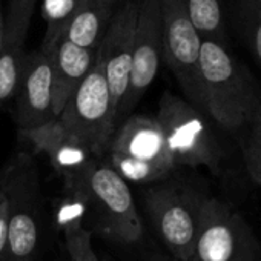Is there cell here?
<instances>
[{
	"instance_id": "obj_1",
	"label": "cell",
	"mask_w": 261,
	"mask_h": 261,
	"mask_svg": "<svg viewBox=\"0 0 261 261\" xmlns=\"http://www.w3.org/2000/svg\"><path fill=\"white\" fill-rule=\"evenodd\" d=\"M200 109L220 127H244L261 103L255 79L227 45L203 39L198 60Z\"/></svg>"
},
{
	"instance_id": "obj_2",
	"label": "cell",
	"mask_w": 261,
	"mask_h": 261,
	"mask_svg": "<svg viewBox=\"0 0 261 261\" xmlns=\"http://www.w3.org/2000/svg\"><path fill=\"white\" fill-rule=\"evenodd\" d=\"M63 185L85 203L92 230L121 244L142 240L145 227L129 183L103 159H91Z\"/></svg>"
},
{
	"instance_id": "obj_3",
	"label": "cell",
	"mask_w": 261,
	"mask_h": 261,
	"mask_svg": "<svg viewBox=\"0 0 261 261\" xmlns=\"http://www.w3.org/2000/svg\"><path fill=\"white\" fill-rule=\"evenodd\" d=\"M103 160L127 183L152 185L172 177L178 168L155 117L130 114L109 142Z\"/></svg>"
},
{
	"instance_id": "obj_4",
	"label": "cell",
	"mask_w": 261,
	"mask_h": 261,
	"mask_svg": "<svg viewBox=\"0 0 261 261\" xmlns=\"http://www.w3.org/2000/svg\"><path fill=\"white\" fill-rule=\"evenodd\" d=\"M65 133L94 157L103 159L117 129L112 95L100 57L57 115Z\"/></svg>"
},
{
	"instance_id": "obj_5",
	"label": "cell",
	"mask_w": 261,
	"mask_h": 261,
	"mask_svg": "<svg viewBox=\"0 0 261 261\" xmlns=\"http://www.w3.org/2000/svg\"><path fill=\"white\" fill-rule=\"evenodd\" d=\"M155 118L177 166L220 171L224 151L201 109L166 91L160 97Z\"/></svg>"
},
{
	"instance_id": "obj_6",
	"label": "cell",
	"mask_w": 261,
	"mask_h": 261,
	"mask_svg": "<svg viewBox=\"0 0 261 261\" xmlns=\"http://www.w3.org/2000/svg\"><path fill=\"white\" fill-rule=\"evenodd\" d=\"M148 186L143 197L152 226L172 258L191 259L194 256L200 209L206 195L171 177Z\"/></svg>"
},
{
	"instance_id": "obj_7",
	"label": "cell",
	"mask_w": 261,
	"mask_h": 261,
	"mask_svg": "<svg viewBox=\"0 0 261 261\" xmlns=\"http://www.w3.org/2000/svg\"><path fill=\"white\" fill-rule=\"evenodd\" d=\"M8 198V246L4 261H34L39 244L40 181L31 155L20 152L0 174Z\"/></svg>"
},
{
	"instance_id": "obj_8",
	"label": "cell",
	"mask_w": 261,
	"mask_h": 261,
	"mask_svg": "<svg viewBox=\"0 0 261 261\" xmlns=\"http://www.w3.org/2000/svg\"><path fill=\"white\" fill-rule=\"evenodd\" d=\"M259 246L246 220L226 201L204 198L194 246L195 261H258Z\"/></svg>"
},
{
	"instance_id": "obj_9",
	"label": "cell",
	"mask_w": 261,
	"mask_h": 261,
	"mask_svg": "<svg viewBox=\"0 0 261 261\" xmlns=\"http://www.w3.org/2000/svg\"><path fill=\"white\" fill-rule=\"evenodd\" d=\"M163 62L175 75L188 100L200 109L198 60L203 37L194 27L183 0H159Z\"/></svg>"
},
{
	"instance_id": "obj_10",
	"label": "cell",
	"mask_w": 261,
	"mask_h": 261,
	"mask_svg": "<svg viewBox=\"0 0 261 261\" xmlns=\"http://www.w3.org/2000/svg\"><path fill=\"white\" fill-rule=\"evenodd\" d=\"M163 60L162 19L159 0H140L136 42L130 63L127 89L117 114V124L134 111L142 97L154 83Z\"/></svg>"
},
{
	"instance_id": "obj_11",
	"label": "cell",
	"mask_w": 261,
	"mask_h": 261,
	"mask_svg": "<svg viewBox=\"0 0 261 261\" xmlns=\"http://www.w3.org/2000/svg\"><path fill=\"white\" fill-rule=\"evenodd\" d=\"M139 7L140 0H121L97 45V56L105 66L106 80L112 95L115 120L127 89Z\"/></svg>"
},
{
	"instance_id": "obj_12",
	"label": "cell",
	"mask_w": 261,
	"mask_h": 261,
	"mask_svg": "<svg viewBox=\"0 0 261 261\" xmlns=\"http://www.w3.org/2000/svg\"><path fill=\"white\" fill-rule=\"evenodd\" d=\"M16 100V123L20 130L57 118L53 108V62L48 53L39 49L27 54Z\"/></svg>"
},
{
	"instance_id": "obj_13",
	"label": "cell",
	"mask_w": 261,
	"mask_h": 261,
	"mask_svg": "<svg viewBox=\"0 0 261 261\" xmlns=\"http://www.w3.org/2000/svg\"><path fill=\"white\" fill-rule=\"evenodd\" d=\"M20 136L39 154L48 157L51 166L65 180L82 171L94 155L77 145L62 127L57 118L31 129H22Z\"/></svg>"
},
{
	"instance_id": "obj_14",
	"label": "cell",
	"mask_w": 261,
	"mask_h": 261,
	"mask_svg": "<svg viewBox=\"0 0 261 261\" xmlns=\"http://www.w3.org/2000/svg\"><path fill=\"white\" fill-rule=\"evenodd\" d=\"M45 53L53 62V108L57 117L94 66L97 49L80 46L63 36Z\"/></svg>"
},
{
	"instance_id": "obj_15",
	"label": "cell",
	"mask_w": 261,
	"mask_h": 261,
	"mask_svg": "<svg viewBox=\"0 0 261 261\" xmlns=\"http://www.w3.org/2000/svg\"><path fill=\"white\" fill-rule=\"evenodd\" d=\"M56 221L63 235L69 261H101L94 250V230L88 221L86 206L79 195L66 191L65 198L57 206Z\"/></svg>"
},
{
	"instance_id": "obj_16",
	"label": "cell",
	"mask_w": 261,
	"mask_h": 261,
	"mask_svg": "<svg viewBox=\"0 0 261 261\" xmlns=\"http://www.w3.org/2000/svg\"><path fill=\"white\" fill-rule=\"evenodd\" d=\"M121 0H82L65 37L80 46L97 49Z\"/></svg>"
},
{
	"instance_id": "obj_17",
	"label": "cell",
	"mask_w": 261,
	"mask_h": 261,
	"mask_svg": "<svg viewBox=\"0 0 261 261\" xmlns=\"http://www.w3.org/2000/svg\"><path fill=\"white\" fill-rule=\"evenodd\" d=\"M183 4L203 39L227 45L220 0H183Z\"/></svg>"
},
{
	"instance_id": "obj_18",
	"label": "cell",
	"mask_w": 261,
	"mask_h": 261,
	"mask_svg": "<svg viewBox=\"0 0 261 261\" xmlns=\"http://www.w3.org/2000/svg\"><path fill=\"white\" fill-rule=\"evenodd\" d=\"M23 45L25 43L5 39L4 48L0 51V105L16 97L19 89L27 57Z\"/></svg>"
},
{
	"instance_id": "obj_19",
	"label": "cell",
	"mask_w": 261,
	"mask_h": 261,
	"mask_svg": "<svg viewBox=\"0 0 261 261\" xmlns=\"http://www.w3.org/2000/svg\"><path fill=\"white\" fill-rule=\"evenodd\" d=\"M82 0H43V19L46 33L42 51H48L60 37L65 36Z\"/></svg>"
},
{
	"instance_id": "obj_20",
	"label": "cell",
	"mask_w": 261,
	"mask_h": 261,
	"mask_svg": "<svg viewBox=\"0 0 261 261\" xmlns=\"http://www.w3.org/2000/svg\"><path fill=\"white\" fill-rule=\"evenodd\" d=\"M237 17L244 42L261 65V0H238Z\"/></svg>"
},
{
	"instance_id": "obj_21",
	"label": "cell",
	"mask_w": 261,
	"mask_h": 261,
	"mask_svg": "<svg viewBox=\"0 0 261 261\" xmlns=\"http://www.w3.org/2000/svg\"><path fill=\"white\" fill-rule=\"evenodd\" d=\"M36 4L37 0H11L8 20L5 22V39L25 43Z\"/></svg>"
},
{
	"instance_id": "obj_22",
	"label": "cell",
	"mask_w": 261,
	"mask_h": 261,
	"mask_svg": "<svg viewBox=\"0 0 261 261\" xmlns=\"http://www.w3.org/2000/svg\"><path fill=\"white\" fill-rule=\"evenodd\" d=\"M244 127H247L246 140L243 143L244 163L261 166V103Z\"/></svg>"
},
{
	"instance_id": "obj_23",
	"label": "cell",
	"mask_w": 261,
	"mask_h": 261,
	"mask_svg": "<svg viewBox=\"0 0 261 261\" xmlns=\"http://www.w3.org/2000/svg\"><path fill=\"white\" fill-rule=\"evenodd\" d=\"M8 246V198L0 189V261L5 259Z\"/></svg>"
},
{
	"instance_id": "obj_24",
	"label": "cell",
	"mask_w": 261,
	"mask_h": 261,
	"mask_svg": "<svg viewBox=\"0 0 261 261\" xmlns=\"http://www.w3.org/2000/svg\"><path fill=\"white\" fill-rule=\"evenodd\" d=\"M246 169L250 175V178L261 186V166L258 165H252V163H246Z\"/></svg>"
},
{
	"instance_id": "obj_25",
	"label": "cell",
	"mask_w": 261,
	"mask_h": 261,
	"mask_svg": "<svg viewBox=\"0 0 261 261\" xmlns=\"http://www.w3.org/2000/svg\"><path fill=\"white\" fill-rule=\"evenodd\" d=\"M4 43H5V20L0 14V51L4 48Z\"/></svg>"
},
{
	"instance_id": "obj_26",
	"label": "cell",
	"mask_w": 261,
	"mask_h": 261,
	"mask_svg": "<svg viewBox=\"0 0 261 261\" xmlns=\"http://www.w3.org/2000/svg\"><path fill=\"white\" fill-rule=\"evenodd\" d=\"M146 261H171V258L165 256V255H160V253H154V255H149L146 258Z\"/></svg>"
},
{
	"instance_id": "obj_27",
	"label": "cell",
	"mask_w": 261,
	"mask_h": 261,
	"mask_svg": "<svg viewBox=\"0 0 261 261\" xmlns=\"http://www.w3.org/2000/svg\"><path fill=\"white\" fill-rule=\"evenodd\" d=\"M171 258V261H181V259H175V258H172V256H169ZM188 261H195V259H188Z\"/></svg>"
}]
</instances>
